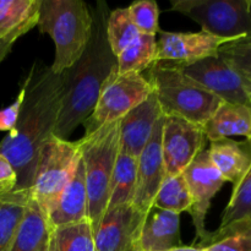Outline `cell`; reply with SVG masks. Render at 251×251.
I'll return each instance as SVG.
<instances>
[{"label": "cell", "mask_w": 251, "mask_h": 251, "mask_svg": "<svg viewBox=\"0 0 251 251\" xmlns=\"http://www.w3.org/2000/svg\"><path fill=\"white\" fill-rule=\"evenodd\" d=\"M130 19L141 34L156 36L159 32V9L156 1L140 0L127 7Z\"/></svg>", "instance_id": "obj_31"}, {"label": "cell", "mask_w": 251, "mask_h": 251, "mask_svg": "<svg viewBox=\"0 0 251 251\" xmlns=\"http://www.w3.org/2000/svg\"><path fill=\"white\" fill-rule=\"evenodd\" d=\"M207 251H251V218L210 232L203 247Z\"/></svg>", "instance_id": "obj_25"}, {"label": "cell", "mask_w": 251, "mask_h": 251, "mask_svg": "<svg viewBox=\"0 0 251 251\" xmlns=\"http://www.w3.org/2000/svg\"><path fill=\"white\" fill-rule=\"evenodd\" d=\"M83 220H88V196L83 164L80 161L73 179L48 215V221L51 227L59 228Z\"/></svg>", "instance_id": "obj_18"}, {"label": "cell", "mask_w": 251, "mask_h": 251, "mask_svg": "<svg viewBox=\"0 0 251 251\" xmlns=\"http://www.w3.org/2000/svg\"><path fill=\"white\" fill-rule=\"evenodd\" d=\"M152 206L178 215L181 212H190L193 200L183 174L164 178Z\"/></svg>", "instance_id": "obj_26"}, {"label": "cell", "mask_w": 251, "mask_h": 251, "mask_svg": "<svg viewBox=\"0 0 251 251\" xmlns=\"http://www.w3.org/2000/svg\"><path fill=\"white\" fill-rule=\"evenodd\" d=\"M53 229L58 251H96L95 230L90 220Z\"/></svg>", "instance_id": "obj_27"}, {"label": "cell", "mask_w": 251, "mask_h": 251, "mask_svg": "<svg viewBox=\"0 0 251 251\" xmlns=\"http://www.w3.org/2000/svg\"><path fill=\"white\" fill-rule=\"evenodd\" d=\"M156 36L141 34L117 56L118 74L139 73L151 68L156 58Z\"/></svg>", "instance_id": "obj_24"}, {"label": "cell", "mask_w": 251, "mask_h": 251, "mask_svg": "<svg viewBox=\"0 0 251 251\" xmlns=\"http://www.w3.org/2000/svg\"><path fill=\"white\" fill-rule=\"evenodd\" d=\"M25 95H26V86L24 83L15 102L11 103L9 107L0 110V131L11 132L15 129L17 120H19L20 113H21Z\"/></svg>", "instance_id": "obj_32"}, {"label": "cell", "mask_w": 251, "mask_h": 251, "mask_svg": "<svg viewBox=\"0 0 251 251\" xmlns=\"http://www.w3.org/2000/svg\"><path fill=\"white\" fill-rule=\"evenodd\" d=\"M210 158L225 181L237 185L251 167V141L220 139L210 142Z\"/></svg>", "instance_id": "obj_17"}, {"label": "cell", "mask_w": 251, "mask_h": 251, "mask_svg": "<svg viewBox=\"0 0 251 251\" xmlns=\"http://www.w3.org/2000/svg\"><path fill=\"white\" fill-rule=\"evenodd\" d=\"M17 176L14 167L0 153V196L6 195L16 189Z\"/></svg>", "instance_id": "obj_33"}, {"label": "cell", "mask_w": 251, "mask_h": 251, "mask_svg": "<svg viewBox=\"0 0 251 251\" xmlns=\"http://www.w3.org/2000/svg\"><path fill=\"white\" fill-rule=\"evenodd\" d=\"M164 115L157 122L151 140L137 157L136 185L132 206L147 215L152 207L154 196L167 176L162 153V129Z\"/></svg>", "instance_id": "obj_14"}, {"label": "cell", "mask_w": 251, "mask_h": 251, "mask_svg": "<svg viewBox=\"0 0 251 251\" xmlns=\"http://www.w3.org/2000/svg\"><path fill=\"white\" fill-rule=\"evenodd\" d=\"M183 247L180 215L152 206L145 217L136 242L140 251H169Z\"/></svg>", "instance_id": "obj_16"}, {"label": "cell", "mask_w": 251, "mask_h": 251, "mask_svg": "<svg viewBox=\"0 0 251 251\" xmlns=\"http://www.w3.org/2000/svg\"><path fill=\"white\" fill-rule=\"evenodd\" d=\"M26 95L19 120L0 142V153L17 176L15 190H29L44 145L54 136L64 98V76L50 66L33 64L26 80Z\"/></svg>", "instance_id": "obj_1"}, {"label": "cell", "mask_w": 251, "mask_h": 251, "mask_svg": "<svg viewBox=\"0 0 251 251\" xmlns=\"http://www.w3.org/2000/svg\"><path fill=\"white\" fill-rule=\"evenodd\" d=\"M136 172L137 158L119 151L110 181L107 210L122 205H132L136 185Z\"/></svg>", "instance_id": "obj_23"}, {"label": "cell", "mask_w": 251, "mask_h": 251, "mask_svg": "<svg viewBox=\"0 0 251 251\" xmlns=\"http://www.w3.org/2000/svg\"><path fill=\"white\" fill-rule=\"evenodd\" d=\"M172 10L228 42L251 38V0H172Z\"/></svg>", "instance_id": "obj_7"}, {"label": "cell", "mask_w": 251, "mask_h": 251, "mask_svg": "<svg viewBox=\"0 0 251 251\" xmlns=\"http://www.w3.org/2000/svg\"><path fill=\"white\" fill-rule=\"evenodd\" d=\"M157 39L154 63H169L176 66H186L202 59L218 55V50L227 39L208 34L206 32H164L159 29Z\"/></svg>", "instance_id": "obj_12"}, {"label": "cell", "mask_w": 251, "mask_h": 251, "mask_svg": "<svg viewBox=\"0 0 251 251\" xmlns=\"http://www.w3.org/2000/svg\"><path fill=\"white\" fill-rule=\"evenodd\" d=\"M130 251H140L139 249H137V248H136V245H135V247L134 248H132V249L131 250H130Z\"/></svg>", "instance_id": "obj_37"}, {"label": "cell", "mask_w": 251, "mask_h": 251, "mask_svg": "<svg viewBox=\"0 0 251 251\" xmlns=\"http://www.w3.org/2000/svg\"><path fill=\"white\" fill-rule=\"evenodd\" d=\"M80 161L78 141L64 140L54 135L42 149L29 191L31 198L47 217L73 179Z\"/></svg>", "instance_id": "obj_6"}, {"label": "cell", "mask_w": 251, "mask_h": 251, "mask_svg": "<svg viewBox=\"0 0 251 251\" xmlns=\"http://www.w3.org/2000/svg\"><path fill=\"white\" fill-rule=\"evenodd\" d=\"M203 126L176 115H164L162 153L167 176L181 174L194 158L206 149Z\"/></svg>", "instance_id": "obj_10"}, {"label": "cell", "mask_w": 251, "mask_h": 251, "mask_svg": "<svg viewBox=\"0 0 251 251\" xmlns=\"http://www.w3.org/2000/svg\"><path fill=\"white\" fill-rule=\"evenodd\" d=\"M147 78L163 115H176L203 126L223 103L173 64H152Z\"/></svg>", "instance_id": "obj_4"}, {"label": "cell", "mask_w": 251, "mask_h": 251, "mask_svg": "<svg viewBox=\"0 0 251 251\" xmlns=\"http://www.w3.org/2000/svg\"><path fill=\"white\" fill-rule=\"evenodd\" d=\"M120 120L78 140L88 196V220L97 229L109 200L110 181L119 154Z\"/></svg>", "instance_id": "obj_5"}, {"label": "cell", "mask_w": 251, "mask_h": 251, "mask_svg": "<svg viewBox=\"0 0 251 251\" xmlns=\"http://www.w3.org/2000/svg\"><path fill=\"white\" fill-rule=\"evenodd\" d=\"M139 36L140 32L130 19L127 7H119L109 12L107 20V38L115 56L119 55Z\"/></svg>", "instance_id": "obj_28"}, {"label": "cell", "mask_w": 251, "mask_h": 251, "mask_svg": "<svg viewBox=\"0 0 251 251\" xmlns=\"http://www.w3.org/2000/svg\"><path fill=\"white\" fill-rule=\"evenodd\" d=\"M12 46H14V44L11 43H2V42L0 43V64L4 61V59L6 58L7 54L11 51Z\"/></svg>", "instance_id": "obj_34"}, {"label": "cell", "mask_w": 251, "mask_h": 251, "mask_svg": "<svg viewBox=\"0 0 251 251\" xmlns=\"http://www.w3.org/2000/svg\"><path fill=\"white\" fill-rule=\"evenodd\" d=\"M53 230L46 213L31 198L26 215L9 251H46Z\"/></svg>", "instance_id": "obj_21"}, {"label": "cell", "mask_w": 251, "mask_h": 251, "mask_svg": "<svg viewBox=\"0 0 251 251\" xmlns=\"http://www.w3.org/2000/svg\"><path fill=\"white\" fill-rule=\"evenodd\" d=\"M181 174L188 184L193 200L189 213L193 218L196 238L199 240L196 247H203L210 235V232L205 227V221L211 207V201L226 181L211 161L207 149L201 151Z\"/></svg>", "instance_id": "obj_9"}, {"label": "cell", "mask_w": 251, "mask_h": 251, "mask_svg": "<svg viewBox=\"0 0 251 251\" xmlns=\"http://www.w3.org/2000/svg\"><path fill=\"white\" fill-rule=\"evenodd\" d=\"M218 55L234 69L251 95V38L223 44Z\"/></svg>", "instance_id": "obj_30"}, {"label": "cell", "mask_w": 251, "mask_h": 251, "mask_svg": "<svg viewBox=\"0 0 251 251\" xmlns=\"http://www.w3.org/2000/svg\"><path fill=\"white\" fill-rule=\"evenodd\" d=\"M41 0H0V43L14 44L38 25Z\"/></svg>", "instance_id": "obj_19"}, {"label": "cell", "mask_w": 251, "mask_h": 251, "mask_svg": "<svg viewBox=\"0 0 251 251\" xmlns=\"http://www.w3.org/2000/svg\"><path fill=\"white\" fill-rule=\"evenodd\" d=\"M203 131L210 142L232 136H244L251 141V107L223 102L203 125Z\"/></svg>", "instance_id": "obj_20"}, {"label": "cell", "mask_w": 251, "mask_h": 251, "mask_svg": "<svg viewBox=\"0 0 251 251\" xmlns=\"http://www.w3.org/2000/svg\"><path fill=\"white\" fill-rule=\"evenodd\" d=\"M92 22V12L82 0H41L37 26L54 42L53 73L63 74L81 58L90 42Z\"/></svg>", "instance_id": "obj_3"}, {"label": "cell", "mask_w": 251, "mask_h": 251, "mask_svg": "<svg viewBox=\"0 0 251 251\" xmlns=\"http://www.w3.org/2000/svg\"><path fill=\"white\" fill-rule=\"evenodd\" d=\"M146 215L132 205L108 208L95 230L96 251H130L136 245Z\"/></svg>", "instance_id": "obj_13"}, {"label": "cell", "mask_w": 251, "mask_h": 251, "mask_svg": "<svg viewBox=\"0 0 251 251\" xmlns=\"http://www.w3.org/2000/svg\"><path fill=\"white\" fill-rule=\"evenodd\" d=\"M169 251H207L205 248L196 247V245H191V247H186V245H183L180 248H176V249L169 250Z\"/></svg>", "instance_id": "obj_35"}, {"label": "cell", "mask_w": 251, "mask_h": 251, "mask_svg": "<svg viewBox=\"0 0 251 251\" xmlns=\"http://www.w3.org/2000/svg\"><path fill=\"white\" fill-rule=\"evenodd\" d=\"M178 68L222 102L251 107V95L244 81L220 55Z\"/></svg>", "instance_id": "obj_11"}, {"label": "cell", "mask_w": 251, "mask_h": 251, "mask_svg": "<svg viewBox=\"0 0 251 251\" xmlns=\"http://www.w3.org/2000/svg\"><path fill=\"white\" fill-rule=\"evenodd\" d=\"M161 117H163V113L152 91L144 102L120 120L119 151L137 158L151 140Z\"/></svg>", "instance_id": "obj_15"}, {"label": "cell", "mask_w": 251, "mask_h": 251, "mask_svg": "<svg viewBox=\"0 0 251 251\" xmlns=\"http://www.w3.org/2000/svg\"><path fill=\"white\" fill-rule=\"evenodd\" d=\"M92 12V33L81 58L63 73L64 98L54 135L69 140L95 109L105 83L118 73L117 56L107 38L108 4L98 1Z\"/></svg>", "instance_id": "obj_2"}, {"label": "cell", "mask_w": 251, "mask_h": 251, "mask_svg": "<svg viewBox=\"0 0 251 251\" xmlns=\"http://www.w3.org/2000/svg\"><path fill=\"white\" fill-rule=\"evenodd\" d=\"M152 91L149 78L142 74H114L103 87L93 112L83 123V136L93 134L103 125L122 120L130 110L144 102Z\"/></svg>", "instance_id": "obj_8"}, {"label": "cell", "mask_w": 251, "mask_h": 251, "mask_svg": "<svg viewBox=\"0 0 251 251\" xmlns=\"http://www.w3.org/2000/svg\"><path fill=\"white\" fill-rule=\"evenodd\" d=\"M29 200V190H14L0 196V251H9L11 248Z\"/></svg>", "instance_id": "obj_22"}, {"label": "cell", "mask_w": 251, "mask_h": 251, "mask_svg": "<svg viewBox=\"0 0 251 251\" xmlns=\"http://www.w3.org/2000/svg\"><path fill=\"white\" fill-rule=\"evenodd\" d=\"M46 251H58V249H56V245H55V240H54V235H51L50 242H49V245H48V248H47Z\"/></svg>", "instance_id": "obj_36"}, {"label": "cell", "mask_w": 251, "mask_h": 251, "mask_svg": "<svg viewBox=\"0 0 251 251\" xmlns=\"http://www.w3.org/2000/svg\"><path fill=\"white\" fill-rule=\"evenodd\" d=\"M244 218H251V167L244 178L233 188L232 196L222 215L220 228Z\"/></svg>", "instance_id": "obj_29"}]
</instances>
